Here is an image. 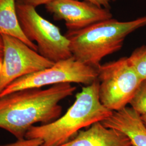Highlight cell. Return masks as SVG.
<instances>
[{
  "label": "cell",
  "instance_id": "cell-16",
  "mask_svg": "<svg viewBox=\"0 0 146 146\" xmlns=\"http://www.w3.org/2000/svg\"><path fill=\"white\" fill-rule=\"evenodd\" d=\"M90 4L101 8L108 9L110 4L116 0H84Z\"/></svg>",
  "mask_w": 146,
  "mask_h": 146
},
{
  "label": "cell",
  "instance_id": "cell-5",
  "mask_svg": "<svg viewBox=\"0 0 146 146\" xmlns=\"http://www.w3.org/2000/svg\"><path fill=\"white\" fill-rule=\"evenodd\" d=\"M22 30L28 40L36 43L37 52L53 63L73 57L68 38L58 27L43 18L35 8L16 4Z\"/></svg>",
  "mask_w": 146,
  "mask_h": 146
},
{
  "label": "cell",
  "instance_id": "cell-3",
  "mask_svg": "<svg viewBox=\"0 0 146 146\" xmlns=\"http://www.w3.org/2000/svg\"><path fill=\"white\" fill-rule=\"evenodd\" d=\"M145 26L146 16L128 21L111 18L80 31H67L65 35L73 57L98 69L104 58L120 50L126 37Z\"/></svg>",
  "mask_w": 146,
  "mask_h": 146
},
{
  "label": "cell",
  "instance_id": "cell-7",
  "mask_svg": "<svg viewBox=\"0 0 146 146\" xmlns=\"http://www.w3.org/2000/svg\"><path fill=\"white\" fill-rule=\"evenodd\" d=\"M1 36L3 54L0 73V94L18 78L50 67L54 64L20 40L8 35Z\"/></svg>",
  "mask_w": 146,
  "mask_h": 146
},
{
  "label": "cell",
  "instance_id": "cell-15",
  "mask_svg": "<svg viewBox=\"0 0 146 146\" xmlns=\"http://www.w3.org/2000/svg\"><path fill=\"white\" fill-rule=\"evenodd\" d=\"M52 0H16V4L36 7L41 5H46Z\"/></svg>",
  "mask_w": 146,
  "mask_h": 146
},
{
  "label": "cell",
  "instance_id": "cell-12",
  "mask_svg": "<svg viewBox=\"0 0 146 146\" xmlns=\"http://www.w3.org/2000/svg\"><path fill=\"white\" fill-rule=\"evenodd\" d=\"M131 66L142 80L146 79V46L138 47L128 57Z\"/></svg>",
  "mask_w": 146,
  "mask_h": 146
},
{
  "label": "cell",
  "instance_id": "cell-19",
  "mask_svg": "<svg viewBox=\"0 0 146 146\" xmlns=\"http://www.w3.org/2000/svg\"><path fill=\"white\" fill-rule=\"evenodd\" d=\"M2 61H3V58H0V73H1L2 66Z\"/></svg>",
  "mask_w": 146,
  "mask_h": 146
},
{
  "label": "cell",
  "instance_id": "cell-17",
  "mask_svg": "<svg viewBox=\"0 0 146 146\" xmlns=\"http://www.w3.org/2000/svg\"><path fill=\"white\" fill-rule=\"evenodd\" d=\"M3 44L2 36L0 35V58H3Z\"/></svg>",
  "mask_w": 146,
  "mask_h": 146
},
{
  "label": "cell",
  "instance_id": "cell-13",
  "mask_svg": "<svg viewBox=\"0 0 146 146\" xmlns=\"http://www.w3.org/2000/svg\"><path fill=\"white\" fill-rule=\"evenodd\" d=\"M129 104L140 115L146 114V79L141 81Z\"/></svg>",
  "mask_w": 146,
  "mask_h": 146
},
{
  "label": "cell",
  "instance_id": "cell-2",
  "mask_svg": "<svg viewBox=\"0 0 146 146\" xmlns=\"http://www.w3.org/2000/svg\"><path fill=\"white\" fill-rule=\"evenodd\" d=\"M99 87L98 80L84 87L64 115L48 123L31 127L25 138L39 139L43 141L42 146H61L84 128L107 119L113 111L101 103Z\"/></svg>",
  "mask_w": 146,
  "mask_h": 146
},
{
  "label": "cell",
  "instance_id": "cell-1",
  "mask_svg": "<svg viewBox=\"0 0 146 146\" xmlns=\"http://www.w3.org/2000/svg\"><path fill=\"white\" fill-rule=\"evenodd\" d=\"M76 89L71 84H60L46 89L20 90L1 97L0 128L17 140L25 139L34 124H46L59 118L62 111L60 102L73 95Z\"/></svg>",
  "mask_w": 146,
  "mask_h": 146
},
{
  "label": "cell",
  "instance_id": "cell-18",
  "mask_svg": "<svg viewBox=\"0 0 146 146\" xmlns=\"http://www.w3.org/2000/svg\"><path fill=\"white\" fill-rule=\"evenodd\" d=\"M141 116V119L143 124L145 125L146 127V114H142L140 115Z\"/></svg>",
  "mask_w": 146,
  "mask_h": 146
},
{
  "label": "cell",
  "instance_id": "cell-6",
  "mask_svg": "<svg viewBox=\"0 0 146 146\" xmlns=\"http://www.w3.org/2000/svg\"><path fill=\"white\" fill-rule=\"evenodd\" d=\"M98 80V69L76 60L74 57L54 63L50 67L18 78L8 86L0 98L18 90L41 88L60 84H80L88 86Z\"/></svg>",
  "mask_w": 146,
  "mask_h": 146
},
{
  "label": "cell",
  "instance_id": "cell-10",
  "mask_svg": "<svg viewBox=\"0 0 146 146\" xmlns=\"http://www.w3.org/2000/svg\"><path fill=\"white\" fill-rule=\"evenodd\" d=\"M107 127L123 133L134 146H146V127L140 115L131 107L113 111L111 115L101 122Z\"/></svg>",
  "mask_w": 146,
  "mask_h": 146
},
{
  "label": "cell",
  "instance_id": "cell-8",
  "mask_svg": "<svg viewBox=\"0 0 146 146\" xmlns=\"http://www.w3.org/2000/svg\"><path fill=\"white\" fill-rule=\"evenodd\" d=\"M54 20L64 21L67 31H80L113 18L109 9L78 0H52L45 5Z\"/></svg>",
  "mask_w": 146,
  "mask_h": 146
},
{
  "label": "cell",
  "instance_id": "cell-14",
  "mask_svg": "<svg viewBox=\"0 0 146 146\" xmlns=\"http://www.w3.org/2000/svg\"><path fill=\"white\" fill-rule=\"evenodd\" d=\"M43 141L39 139L25 138L18 140L15 142L0 146H42Z\"/></svg>",
  "mask_w": 146,
  "mask_h": 146
},
{
  "label": "cell",
  "instance_id": "cell-11",
  "mask_svg": "<svg viewBox=\"0 0 146 146\" xmlns=\"http://www.w3.org/2000/svg\"><path fill=\"white\" fill-rule=\"evenodd\" d=\"M0 35L16 37L37 52L36 44L28 40L22 30L16 0H0Z\"/></svg>",
  "mask_w": 146,
  "mask_h": 146
},
{
  "label": "cell",
  "instance_id": "cell-4",
  "mask_svg": "<svg viewBox=\"0 0 146 146\" xmlns=\"http://www.w3.org/2000/svg\"><path fill=\"white\" fill-rule=\"evenodd\" d=\"M98 80L100 101L111 111L129 104L142 81L128 57L101 64L98 68Z\"/></svg>",
  "mask_w": 146,
  "mask_h": 146
},
{
  "label": "cell",
  "instance_id": "cell-9",
  "mask_svg": "<svg viewBox=\"0 0 146 146\" xmlns=\"http://www.w3.org/2000/svg\"><path fill=\"white\" fill-rule=\"evenodd\" d=\"M61 146H134L123 133L99 122L80 131L70 141Z\"/></svg>",
  "mask_w": 146,
  "mask_h": 146
}]
</instances>
